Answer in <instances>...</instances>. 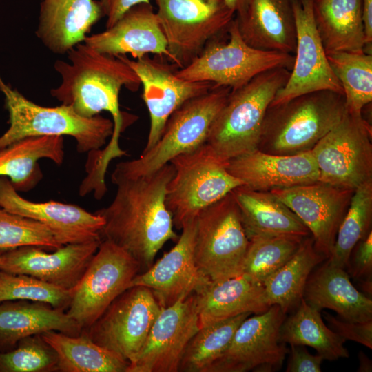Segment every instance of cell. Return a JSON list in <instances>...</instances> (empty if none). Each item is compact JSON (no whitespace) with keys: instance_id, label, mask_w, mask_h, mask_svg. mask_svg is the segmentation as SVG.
I'll return each instance as SVG.
<instances>
[{"instance_id":"obj_1","label":"cell","mask_w":372,"mask_h":372,"mask_svg":"<svg viewBox=\"0 0 372 372\" xmlns=\"http://www.w3.org/2000/svg\"><path fill=\"white\" fill-rule=\"evenodd\" d=\"M66 54L68 62L57 60L54 64L61 82L57 87L50 90V94L83 117H92L103 111L110 113L113 133L106 147L94 153L97 165L107 169L111 161L127 155L126 151L120 147L119 138L121 133L137 119L136 116L120 110L121 90L124 87L137 91L140 79L120 56L99 52L83 42Z\"/></svg>"},{"instance_id":"obj_2","label":"cell","mask_w":372,"mask_h":372,"mask_svg":"<svg viewBox=\"0 0 372 372\" xmlns=\"http://www.w3.org/2000/svg\"><path fill=\"white\" fill-rule=\"evenodd\" d=\"M174 174L169 163L149 175L118 180L114 183L117 189L112 203L95 212L105 221L101 240L126 251L143 271L153 265L168 240L178 239L165 205L167 186Z\"/></svg>"},{"instance_id":"obj_3","label":"cell","mask_w":372,"mask_h":372,"mask_svg":"<svg viewBox=\"0 0 372 372\" xmlns=\"http://www.w3.org/2000/svg\"><path fill=\"white\" fill-rule=\"evenodd\" d=\"M345 112L344 94L331 90L312 92L269 105L258 149L278 155L311 151Z\"/></svg>"},{"instance_id":"obj_4","label":"cell","mask_w":372,"mask_h":372,"mask_svg":"<svg viewBox=\"0 0 372 372\" xmlns=\"http://www.w3.org/2000/svg\"><path fill=\"white\" fill-rule=\"evenodd\" d=\"M290 72L282 68L269 70L231 90L206 141L220 158L228 161L258 149L266 112Z\"/></svg>"},{"instance_id":"obj_5","label":"cell","mask_w":372,"mask_h":372,"mask_svg":"<svg viewBox=\"0 0 372 372\" xmlns=\"http://www.w3.org/2000/svg\"><path fill=\"white\" fill-rule=\"evenodd\" d=\"M231 88L214 85L207 92L184 103L167 119L158 141L136 159L118 163L111 175L118 180L154 173L176 156L205 144L210 127Z\"/></svg>"},{"instance_id":"obj_6","label":"cell","mask_w":372,"mask_h":372,"mask_svg":"<svg viewBox=\"0 0 372 372\" xmlns=\"http://www.w3.org/2000/svg\"><path fill=\"white\" fill-rule=\"evenodd\" d=\"M0 90L6 98L9 128L0 136V149L28 137L70 136L79 153L100 149L113 133V122L99 114L83 117L61 104L44 107L28 100L5 84L0 76Z\"/></svg>"},{"instance_id":"obj_7","label":"cell","mask_w":372,"mask_h":372,"mask_svg":"<svg viewBox=\"0 0 372 372\" xmlns=\"http://www.w3.org/2000/svg\"><path fill=\"white\" fill-rule=\"evenodd\" d=\"M174 174L167 186L165 205L174 226H183L243 183L227 169V161L205 143L171 160Z\"/></svg>"},{"instance_id":"obj_8","label":"cell","mask_w":372,"mask_h":372,"mask_svg":"<svg viewBox=\"0 0 372 372\" xmlns=\"http://www.w3.org/2000/svg\"><path fill=\"white\" fill-rule=\"evenodd\" d=\"M293 61L294 54L249 45L234 17L224 34L210 41L189 65L177 69L176 74L186 81L211 82L235 90L269 70L282 68L291 71Z\"/></svg>"},{"instance_id":"obj_9","label":"cell","mask_w":372,"mask_h":372,"mask_svg":"<svg viewBox=\"0 0 372 372\" xmlns=\"http://www.w3.org/2000/svg\"><path fill=\"white\" fill-rule=\"evenodd\" d=\"M249 239L231 192L196 218L194 258L211 282L242 275Z\"/></svg>"},{"instance_id":"obj_10","label":"cell","mask_w":372,"mask_h":372,"mask_svg":"<svg viewBox=\"0 0 372 372\" xmlns=\"http://www.w3.org/2000/svg\"><path fill=\"white\" fill-rule=\"evenodd\" d=\"M171 61L189 65L214 38L224 34L235 13L225 0H154Z\"/></svg>"},{"instance_id":"obj_11","label":"cell","mask_w":372,"mask_h":372,"mask_svg":"<svg viewBox=\"0 0 372 372\" xmlns=\"http://www.w3.org/2000/svg\"><path fill=\"white\" fill-rule=\"evenodd\" d=\"M372 130L362 115L346 110L340 121L311 149L318 181L355 190L372 180Z\"/></svg>"},{"instance_id":"obj_12","label":"cell","mask_w":372,"mask_h":372,"mask_svg":"<svg viewBox=\"0 0 372 372\" xmlns=\"http://www.w3.org/2000/svg\"><path fill=\"white\" fill-rule=\"evenodd\" d=\"M141 270L139 263L126 251L102 240L84 275L72 289L66 313L83 330L90 327L130 288Z\"/></svg>"},{"instance_id":"obj_13","label":"cell","mask_w":372,"mask_h":372,"mask_svg":"<svg viewBox=\"0 0 372 372\" xmlns=\"http://www.w3.org/2000/svg\"><path fill=\"white\" fill-rule=\"evenodd\" d=\"M161 309L149 288L131 287L83 331L93 342L131 364L141 351Z\"/></svg>"},{"instance_id":"obj_14","label":"cell","mask_w":372,"mask_h":372,"mask_svg":"<svg viewBox=\"0 0 372 372\" xmlns=\"http://www.w3.org/2000/svg\"><path fill=\"white\" fill-rule=\"evenodd\" d=\"M286 313L278 305L245 319L225 351L206 372H272L280 369L289 350L280 340Z\"/></svg>"},{"instance_id":"obj_15","label":"cell","mask_w":372,"mask_h":372,"mask_svg":"<svg viewBox=\"0 0 372 372\" xmlns=\"http://www.w3.org/2000/svg\"><path fill=\"white\" fill-rule=\"evenodd\" d=\"M313 1L293 0L296 32L293 65L287 82L277 92L269 105L318 90H331L344 94L317 32Z\"/></svg>"},{"instance_id":"obj_16","label":"cell","mask_w":372,"mask_h":372,"mask_svg":"<svg viewBox=\"0 0 372 372\" xmlns=\"http://www.w3.org/2000/svg\"><path fill=\"white\" fill-rule=\"evenodd\" d=\"M118 56L135 72L143 86L142 99L150 117L147 144L143 152L158 141L167 119L176 110L214 85L211 82L189 81L178 77L176 71L178 68L163 59H152L149 55L136 60L126 55Z\"/></svg>"},{"instance_id":"obj_17","label":"cell","mask_w":372,"mask_h":372,"mask_svg":"<svg viewBox=\"0 0 372 372\" xmlns=\"http://www.w3.org/2000/svg\"><path fill=\"white\" fill-rule=\"evenodd\" d=\"M199 329L194 293L161 309L127 372H178L183 351Z\"/></svg>"},{"instance_id":"obj_18","label":"cell","mask_w":372,"mask_h":372,"mask_svg":"<svg viewBox=\"0 0 372 372\" xmlns=\"http://www.w3.org/2000/svg\"><path fill=\"white\" fill-rule=\"evenodd\" d=\"M270 192L304 224L316 249L327 259L354 190L318 181Z\"/></svg>"},{"instance_id":"obj_19","label":"cell","mask_w":372,"mask_h":372,"mask_svg":"<svg viewBox=\"0 0 372 372\" xmlns=\"http://www.w3.org/2000/svg\"><path fill=\"white\" fill-rule=\"evenodd\" d=\"M101 242L68 244L50 253L32 245L9 249L0 255V270L29 275L72 290L84 275Z\"/></svg>"},{"instance_id":"obj_20","label":"cell","mask_w":372,"mask_h":372,"mask_svg":"<svg viewBox=\"0 0 372 372\" xmlns=\"http://www.w3.org/2000/svg\"><path fill=\"white\" fill-rule=\"evenodd\" d=\"M0 207L44 225L61 245L101 240L105 221L99 214L76 205L27 200L3 176L0 177Z\"/></svg>"},{"instance_id":"obj_21","label":"cell","mask_w":372,"mask_h":372,"mask_svg":"<svg viewBox=\"0 0 372 372\" xmlns=\"http://www.w3.org/2000/svg\"><path fill=\"white\" fill-rule=\"evenodd\" d=\"M174 247L132 280L131 287L149 288L161 308L195 293L210 281L198 270L194 258L196 219L185 223Z\"/></svg>"},{"instance_id":"obj_22","label":"cell","mask_w":372,"mask_h":372,"mask_svg":"<svg viewBox=\"0 0 372 372\" xmlns=\"http://www.w3.org/2000/svg\"><path fill=\"white\" fill-rule=\"evenodd\" d=\"M83 43L99 52L112 56L130 54L137 59L155 54L171 61L167 41L150 3L131 7L112 27L86 36Z\"/></svg>"},{"instance_id":"obj_23","label":"cell","mask_w":372,"mask_h":372,"mask_svg":"<svg viewBox=\"0 0 372 372\" xmlns=\"http://www.w3.org/2000/svg\"><path fill=\"white\" fill-rule=\"evenodd\" d=\"M227 171L243 185L270 192L318 182V169L311 151L295 155L267 154L256 149L227 161Z\"/></svg>"},{"instance_id":"obj_24","label":"cell","mask_w":372,"mask_h":372,"mask_svg":"<svg viewBox=\"0 0 372 372\" xmlns=\"http://www.w3.org/2000/svg\"><path fill=\"white\" fill-rule=\"evenodd\" d=\"M242 38L250 46L294 54L296 44L293 0H247L235 17Z\"/></svg>"},{"instance_id":"obj_25","label":"cell","mask_w":372,"mask_h":372,"mask_svg":"<svg viewBox=\"0 0 372 372\" xmlns=\"http://www.w3.org/2000/svg\"><path fill=\"white\" fill-rule=\"evenodd\" d=\"M103 17L99 1L41 0L36 34L53 53L66 54Z\"/></svg>"},{"instance_id":"obj_26","label":"cell","mask_w":372,"mask_h":372,"mask_svg":"<svg viewBox=\"0 0 372 372\" xmlns=\"http://www.w3.org/2000/svg\"><path fill=\"white\" fill-rule=\"evenodd\" d=\"M194 294L199 328L242 313H261L270 307L263 285L242 274L209 281Z\"/></svg>"},{"instance_id":"obj_27","label":"cell","mask_w":372,"mask_h":372,"mask_svg":"<svg viewBox=\"0 0 372 372\" xmlns=\"http://www.w3.org/2000/svg\"><path fill=\"white\" fill-rule=\"evenodd\" d=\"M55 331L79 335L83 329L66 311L29 300L0 302V352L10 351L26 337Z\"/></svg>"},{"instance_id":"obj_28","label":"cell","mask_w":372,"mask_h":372,"mask_svg":"<svg viewBox=\"0 0 372 372\" xmlns=\"http://www.w3.org/2000/svg\"><path fill=\"white\" fill-rule=\"evenodd\" d=\"M303 299L320 311L329 309L341 319L353 322L372 320L371 298L358 291L343 268L327 261L309 276Z\"/></svg>"},{"instance_id":"obj_29","label":"cell","mask_w":372,"mask_h":372,"mask_svg":"<svg viewBox=\"0 0 372 372\" xmlns=\"http://www.w3.org/2000/svg\"><path fill=\"white\" fill-rule=\"evenodd\" d=\"M248 238L311 234L300 219L271 192L257 191L245 185L231 191Z\"/></svg>"},{"instance_id":"obj_30","label":"cell","mask_w":372,"mask_h":372,"mask_svg":"<svg viewBox=\"0 0 372 372\" xmlns=\"http://www.w3.org/2000/svg\"><path fill=\"white\" fill-rule=\"evenodd\" d=\"M313 15L327 54L364 52L362 0H313Z\"/></svg>"},{"instance_id":"obj_31","label":"cell","mask_w":372,"mask_h":372,"mask_svg":"<svg viewBox=\"0 0 372 372\" xmlns=\"http://www.w3.org/2000/svg\"><path fill=\"white\" fill-rule=\"evenodd\" d=\"M64 156L63 136L25 138L0 149V177L8 178L18 192H28L43 178L39 160L61 165Z\"/></svg>"},{"instance_id":"obj_32","label":"cell","mask_w":372,"mask_h":372,"mask_svg":"<svg viewBox=\"0 0 372 372\" xmlns=\"http://www.w3.org/2000/svg\"><path fill=\"white\" fill-rule=\"evenodd\" d=\"M41 335L57 355L58 371H127L128 362L93 342L83 331L79 335L55 331H46Z\"/></svg>"},{"instance_id":"obj_33","label":"cell","mask_w":372,"mask_h":372,"mask_svg":"<svg viewBox=\"0 0 372 372\" xmlns=\"http://www.w3.org/2000/svg\"><path fill=\"white\" fill-rule=\"evenodd\" d=\"M324 258L312 237H305L293 256L263 282L268 305H278L285 313L297 307L312 270Z\"/></svg>"},{"instance_id":"obj_34","label":"cell","mask_w":372,"mask_h":372,"mask_svg":"<svg viewBox=\"0 0 372 372\" xmlns=\"http://www.w3.org/2000/svg\"><path fill=\"white\" fill-rule=\"evenodd\" d=\"M296 312L285 319L280 337L290 345L308 346L323 360L333 361L349 356L345 341L324 322L320 311L302 298Z\"/></svg>"},{"instance_id":"obj_35","label":"cell","mask_w":372,"mask_h":372,"mask_svg":"<svg viewBox=\"0 0 372 372\" xmlns=\"http://www.w3.org/2000/svg\"><path fill=\"white\" fill-rule=\"evenodd\" d=\"M327 57L342 87L346 110L361 115L363 107L372 101V54L337 52Z\"/></svg>"},{"instance_id":"obj_36","label":"cell","mask_w":372,"mask_h":372,"mask_svg":"<svg viewBox=\"0 0 372 372\" xmlns=\"http://www.w3.org/2000/svg\"><path fill=\"white\" fill-rule=\"evenodd\" d=\"M251 314H240L199 328L183 351L178 371L206 372L227 348L238 326Z\"/></svg>"},{"instance_id":"obj_37","label":"cell","mask_w":372,"mask_h":372,"mask_svg":"<svg viewBox=\"0 0 372 372\" xmlns=\"http://www.w3.org/2000/svg\"><path fill=\"white\" fill-rule=\"evenodd\" d=\"M372 219V180L358 186L353 192L327 261L345 269L357 243L369 231ZM371 230V229H370Z\"/></svg>"},{"instance_id":"obj_38","label":"cell","mask_w":372,"mask_h":372,"mask_svg":"<svg viewBox=\"0 0 372 372\" xmlns=\"http://www.w3.org/2000/svg\"><path fill=\"white\" fill-rule=\"evenodd\" d=\"M304 238L292 235L249 238L242 274L262 284L293 256Z\"/></svg>"},{"instance_id":"obj_39","label":"cell","mask_w":372,"mask_h":372,"mask_svg":"<svg viewBox=\"0 0 372 372\" xmlns=\"http://www.w3.org/2000/svg\"><path fill=\"white\" fill-rule=\"evenodd\" d=\"M72 290H65L26 274L0 270V302L29 300L67 309Z\"/></svg>"},{"instance_id":"obj_40","label":"cell","mask_w":372,"mask_h":372,"mask_svg":"<svg viewBox=\"0 0 372 372\" xmlns=\"http://www.w3.org/2000/svg\"><path fill=\"white\" fill-rule=\"evenodd\" d=\"M28 245L41 247L47 251L62 246L44 225L0 207V251Z\"/></svg>"},{"instance_id":"obj_41","label":"cell","mask_w":372,"mask_h":372,"mask_svg":"<svg viewBox=\"0 0 372 372\" xmlns=\"http://www.w3.org/2000/svg\"><path fill=\"white\" fill-rule=\"evenodd\" d=\"M54 349L41 334L21 340L13 349L0 352V372L58 371Z\"/></svg>"},{"instance_id":"obj_42","label":"cell","mask_w":372,"mask_h":372,"mask_svg":"<svg viewBox=\"0 0 372 372\" xmlns=\"http://www.w3.org/2000/svg\"><path fill=\"white\" fill-rule=\"evenodd\" d=\"M324 319L329 327L345 342L352 340L372 349V320L353 322L325 313Z\"/></svg>"},{"instance_id":"obj_43","label":"cell","mask_w":372,"mask_h":372,"mask_svg":"<svg viewBox=\"0 0 372 372\" xmlns=\"http://www.w3.org/2000/svg\"><path fill=\"white\" fill-rule=\"evenodd\" d=\"M353 255L349 266V272L352 277L357 279H364V281H371L372 272V231L370 230L367 235L360 240L353 249Z\"/></svg>"},{"instance_id":"obj_44","label":"cell","mask_w":372,"mask_h":372,"mask_svg":"<svg viewBox=\"0 0 372 372\" xmlns=\"http://www.w3.org/2000/svg\"><path fill=\"white\" fill-rule=\"evenodd\" d=\"M287 372H320L324 360L320 355H312L302 345H290Z\"/></svg>"},{"instance_id":"obj_45","label":"cell","mask_w":372,"mask_h":372,"mask_svg":"<svg viewBox=\"0 0 372 372\" xmlns=\"http://www.w3.org/2000/svg\"><path fill=\"white\" fill-rule=\"evenodd\" d=\"M103 17H106V28L112 27L131 7L150 3V0H99Z\"/></svg>"},{"instance_id":"obj_46","label":"cell","mask_w":372,"mask_h":372,"mask_svg":"<svg viewBox=\"0 0 372 372\" xmlns=\"http://www.w3.org/2000/svg\"><path fill=\"white\" fill-rule=\"evenodd\" d=\"M362 21L365 36L364 52L371 54L369 47L372 43V0H362Z\"/></svg>"},{"instance_id":"obj_47","label":"cell","mask_w":372,"mask_h":372,"mask_svg":"<svg viewBox=\"0 0 372 372\" xmlns=\"http://www.w3.org/2000/svg\"><path fill=\"white\" fill-rule=\"evenodd\" d=\"M227 6L236 15L241 14L247 4V0H225Z\"/></svg>"},{"instance_id":"obj_48","label":"cell","mask_w":372,"mask_h":372,"mask_svg":"<svg viewBox=\"0 0 372 372\" xmlns=\"http://www.w3.org/2000/svg\"><path fill=\"white\" fill-rule=\"evenodd\" d=\"M359 364L358 371H371V362L369 358L362 352L359 353Z\"/></svg>"},{"instance_id":"obj_49","label":"cell","mask_w":372,"mask_h":372,"mask_svg":"<svg viewBox=\"0 0 372 372\" xmlns=\"http://www.w3.org/2000/svg\"><path fill=\"white\" fill-rule=\"evenodd\" d=\"M4 251H0V255L1 254L2 252H3Z\"/></svg>"}]
</instances>
